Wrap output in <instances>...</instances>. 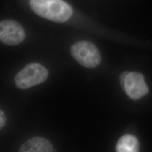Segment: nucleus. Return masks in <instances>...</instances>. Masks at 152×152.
Returning a JSON list of instances; mask_svg holds the SVG:
<instances>
[{"label": "nucleus", "instance_id": "obj_7", "mask_svg": "<svg viewBox=\"0 0 152 152\" xmlns=\"http://www.w3.org/2000/svg\"><path fill=\"white\" fill-rule=\"evenodd\" d=\"M139 149V141L136 137L131 135L122 136L116 145V151L118 152H136Z\"/></svg>", "mask_w": 152, "mask_h": 152}, {"label": "nucleus", "instance_id": "obj_4", "mask_svg": "<svg viewBox=\"0 0 152 152\" xmlns=\"http://www.w3.org/2000/svg\"><path fill=\"white\" fill-rule=\"evenodd\" d=\"M120 84L126 94L132 100H138L149 91L143 75L137 72H123L120 77Z\"/></svg>", "mask_w": 152, "mask_h": 152}, {"label": "nucleus", "instance_id": "obj_8", "mask_svg": "<svg viewBox=\"0 0 152 152\" xmlns=\"http://www.w3.org/2000/svg\"><path fill=\"white\" fill-rule=\"evenodd\" d=\"M5 115L4 112L2 111V110H0V129H2L4 127V126H5L6 124Z\"/></svg>", "mask_w": 152, "mask_h": 152}, {"label": "nucleus", "instance_id": "obj_6", "mask_svg": "<svg viewBox=\"0 0 152 152\" xmlns=\"http://www.w3.org/2000/svg\"><path fill=\"white\" fill-rule=\"evenodd\" d=\"M20 152H51L53 147L47 139L41 137H34L26 142L20 147Z\"/></svg>", "mask_w": 152, "mask_h": 152}, {"label": "nucleus", "instance_id": "obj_5", "mask_svg": "<svg viewBox=\"0 0 152 152\" xmlns=\"http://www.w3.org/2000/svg\"><path fill=\"white\" fill-rule=\"evenodd\" d=\"M26 37L24 28L13 20H5L0 23V39L7 45L15 46L22 43Z\"/></svg>", "mask_w": 152, "mask_h": 152}, {"label": "nucleus", "instance_id": "obj_3", "mask_svg": "<svg viewBox=\"0 0 152 152\" xmlns=\"http://www.w3.org/2000/svg\"><path fill=\"white\" fill-rule=\"evenodd\" d=\"M72 56L83 66L94 68L100 64L101 56L98 48L89 41L76 42L71 48Z\"/></svg>", "mask_w": 152, "mask_h": 152}, {"label": "nucleus", "instance_id": "obj_2", "mask_svg": "<svg viewBox=\"0 0 152 152\" xmlns=\"http://www.w3.org/2000/svg\"><path fill=\"white\" fill-rule=\"evenodd\" d=\"M49 76V71L43 65L32 63L26 65L19 72L15 78L16 87L27 89L45 81Z\"/></svg>", "mask_w": 152, "mask_h": 152}, {"label": "nucleus", "instance_id": "obj_1", "mask_svg": "<svg viewBox=\"0 0 152 152\" xmlns=\"http://www.w3.org/2000/svg\"><path fill=\"white\" fill-rule=\"evenodd\" d=\"M29 4L36 14L53 22H66L73 14L72 7L63 0H30Z\"/></svg>", "mask_w": 152, "mask_h": 152}]
</instances>
